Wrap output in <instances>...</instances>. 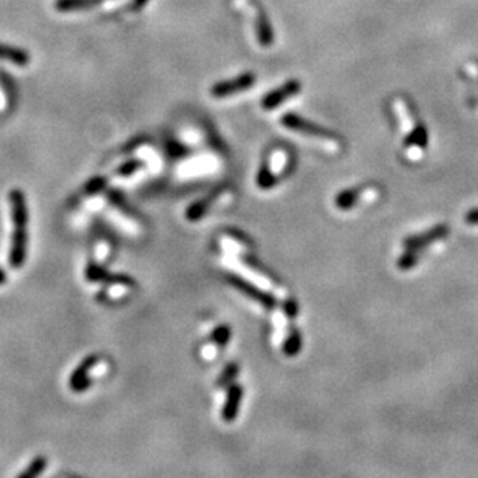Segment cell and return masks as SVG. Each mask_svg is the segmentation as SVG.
<instances>
[{"mask_svg": "<svg viewBox=\"0 0 478 478\" xmlns=\"http://www.w3.org/2000/svg\"><path fill=\"white\" fill-rule=\"evenodd\" d=\"M277 183V177H276V174L271 171V166L268 165H263L262 167L259 169V174H257V186L260 187V189H271V187H274Z\"/></svg>", "mask_w": 478, "mask_h": 478, "instance_id": "18", "label": "cell"}, {"mask_svg": "<svg viewBox=\"0 0 478 478\" xmlns=\"http://www.w3.org/2000/svg\"><path fill=\"white\" fill-rule=\"evenodd\" d=\"M416 262H418V256H416V251H412V250H407V252L404 254V256L399 259V262H398V266L401 268L403 271H407V270H412L414 266L416 265Z\"/></svg>", "mask_w": 478, "mask_h": 478, "instance_id": "23", "label": "cell"}, {"mask_svg": "<svg viewBox=\"0 0 478 478\" xmlns=\"http://www.w3.org/2000/svg\"><path fill=\"white\" fill-rule=\"evenodd\" d=\"M447 234H449V228H447L446 225H440V226L429 229V231L425 234L412 235V237L405 239L403 245H404L405 250L420 251V250H422V248H426L431 243H433V241L447 237Z\"/></svg>", "mask_w": 478, "mask_h": 478, "instance_id": "7", "label": "cell"}, {"mask_svg": "<svg viewBox=\"0 0 478 478\" xmlns=\"http://www.w3.org/2000/svg\"><path fill=\"white\" fill-rule=\"evenodd\" d=\"M0 59L8 60V62H13L16 65H27L29 62V56L27 51L2 44H0Z\"/></svg>", "mask_w": 478, "mask_h": 478, "instance_id": "14", "label": "cell"}, {"mask_svg": "<svg viewBox=\"0 0 478 478\" xmlns=\"http://www.w3.org/2000/svg\"><path fill=\"white\" fill-rule=\"evenodd\" d=\"M8 200L11 204V217H13L14 231L11 235V246L8 263L11 268H21L27 262L28 254V204L27 197L21 189H13L8 193Z\"/></svg>", "mask_w": 478, "mask_h": 478, "instance_id": "1", "label": "cell"}, {"mask_svg": "<svg viewBox=\"0 0 478 478\" xmlns=\"http://www.w3.org/2000/svg\"><path fill=\"white\" fill-rule=\"evenodd\" d=\"M5 283H7V272L0 268V287L5 285Z\"/></svg>", "mask_w": 478, "mask_h": 478, "instance_id": "26", "label": "cell"}, {"mask_svg": "<svg viewBox=\"0 0 478 478\" xmlns=\"http://www.w3.org/2000/svg\"><path fill=\"white\" fill-rule=\"evenodd\" d=\"M302 348V336L298 331V328H291L288 333V336L285 337V342H283V353L287 356H296Z\"/></svg>", "mask_w": 478, "mask_h": 478, "instance_id": "15", "label": "cell"}, {"mask_svg": "<svg viewBox=\"0 0 478 478\" xmlns=\"http://www.w3.org/2000/svg\"><path fill=\"white\" fill-rule=\"evenodd\" d=\"M147 0H135V3H133V7H140V5L143 3H146Z\"/></svg>", "mask_w": 478, "mask_h": 478, "instance_id": "27", "label": "cell"}, {"mask_svg": "<svg viewBox=\"0 0 478 478\" xmlns=\"http://www.w3.org/2000/svg\"><path fill=\"white\" fill-rule=\"evenodd\" d=\"M254 81H256V76L252 73H243L234 77V80L215 84V86L211 88V95H213L214 98H228V96L243 92V90L252 87Z\"/></svg>", "mask_w": 478, "mask_h": 478, "instance_id": "6", "label": "cell"}, {"mask_svg": "<svg viewBox=\"0 0 478 478\" xmlns=\"http://www.w3.org/2000/svg\"><path fill=\"white\" fill-rule=\"evenodd\" d=\"M102 2H106V0H56L54 8L60 13H71V11L90 10Z\"/></svg>", "mask_w": 478, "mask_h": 478, "instance_id": "12", "label": "cell"}, {"mask_svg": "<svg viewBox=\"0 0 478 478\" xmlns=\"http://www.w3.org/2000/svg\"><path fill=\"white\" fill-rule=\"evenodd\" d=\"M282 124L289 130H294L298 133H302V135L313 136V138H318V140L326 141L330 146H336V136L333 135V133H330L328 130H324L322 127L310 123V121L300 118L299 115L287 113L285 117L282 118Z\"/></svg>", "mask_w": 478, "mask_h": 478, "instance_id": "3", "label": "cell"}, {"mask_svg": "<svg viewBox=\"0 0 478 478\" xmlns=\"http://www.w3.org/2000/svg\"><path fill=\"white\" fill-rule=\"evenodd\" d=\"M143 166L144 163L141 160H129L117 169V175H119V177H130V175L140 171Z\"/></svg>", "mask_w": 478, "mask_h": 478, "instance_id": "22", "label": "cell"}, {"mask_svg": "<svg viewBox=\"0 0 478 478\" xmlns=\"http://www.w3.org/2000/svg\"><path fill=\"white\" fill-rule=\"evenodd\" d=\"M86 279L92 283H106V285L118 287H135V279L126 274H113L104 266L96 262H90L86 268Z\"/></svg>", "mask_w": 478, "mask_h": 478, "instance_id": "4", "label": "cell"}, {"mask_svg": "<svg viewBox=\"0 0 478 478\" xmlns=\"http://www.w3.org/2000/svg\"><path fill=\"white\" fill-rule=\"evenodd\" d=\"M300 90V82L299 81H288L287 84H283L282 87L272 90L268 95L262 99V107L265 110H272V108L279 107L282 102H285L287 99L291 98V96L298 95Z\"/></svg>", "mask_w": 478, "mask_h": 478, "instance_id": "8", "label": "cell"}, {"mask_svg": "<svg viewBox=\"0 0 478 478\" xmlns=\"http://www.w3.org/2000/svg\"><path fill=\"white\" fill-rule=\"evenodd\" d=\"M466 223H469V225H478V209H474L466 214Z\"/></svg>", "mask_w": 478, "mask_h": 478, "instance_id": "25", "label": "cell"}, {"mask_svg": "<svg viewBox=\"0 0 478 478\" xmlns=\"http://www.w3.org/2000/svg\"><path fill=\"white\" fill-rule=\"evenodd\" d=\"M45 469H47V458L36 457L33 462L28 464V468L17 475V478H36L39 477Z\"/></svg>", "mask_w": 478, "mask_h": 478, "instance_id": "20", "label": "cell"}, {"mask_svg": "<svg viewBox=\"0 0 478 478\" xmlns=\"http://www.w3.org/2000/svg\"><path fill=\"white\" fill-rule=\"evenodd\" d=\"M99 358L96 355H90L86 359L81 361V364L75 368V372L70 374L69 385L75 393H82L90 389L92 385V378H90V372L98 366Z\"/></svg>", "mask_w": 478, "mask_h": 478, "instance_id": "5", "label": "cell"}, {"mask_svg": "<svg viewBox=\"0 0 478 478\" xmlns=\"http://www.w3.org/2000/svg\"><path fill=\"white\" fill-rule=\"evenodd\" d=\"M107 178L106 177H93L92 180L87 181V184L84 186V193L86 195H96L106 189Z\"/></svg>", "mask_w": 478, "mask_h": 478, "instance_id": "21", "label": "cell"}, {"mask_svg": "<svg viewBox=\"0 0 478 478\" xmlns=\"http://www.w3.org/2000/svg\"><path fill=\"white\" fill-rule=\"evenodd\" d=\"M241 398H243V387H241L240 384L229 385L225 404H223V409H222V420L223 421L234 422L235 420H237Z\"/></svg>", "mask_w": 478, "mask_h": 478, "instance_id": "9", "label": "cell"}, {"mask_svg": "<svg viewBox=\"0 0 478 478\" xmlns=\"http://www.w3.org/2000/svg\"><path fill=\"white\" fill-rule=\"evenodd\" d=\"M222 192H223V189H222V187H219V189H215L214 192H211L209 195H206L204 198L193 202L186 211V219L189 220V222L202 220V217L208 213V209L211 208V204H213L215 200L222 195Z\"/></svg>", "mask_w": 478, "mask_h": 478, "instance_id": "10", "label": "cell"}, {"mask_svg": "<svg viewBox=\"0 0 478 478\" xmlns=\"http://www.w3.org/2000/svg\"><path fill=\"white\" fill-rule=\"evenodd\" d=\"M283 311H285V314L289 319L296 318V316H298V311H299L298 310V304H296V302L291 300V299L285 300V302H283Z\"/></svg>", "mask_w": 478, "mask_h": 478, "instance_id": "24", "label": "cell"}, {"mask_svg": "<svg viewBox=\"0 0 478 478\" xmlns=\"http://www.w3.org/2000/svg\"><path fill=\"white\" fill-rule=\"evenodd\" d=\"M257 39L263 47H270L272 44V27L268 16L260 5L257 7Z\"/></svg>", "mask_w": 478, "mask_h": 478, "instance_id": "11", "label": "cell"}, {"mask_svg": "<svg viewBox=\"0 0 478 478\" xmlns=\"http://www.w3.org/2000/svg\"><path fill=\"white\" fill-rule=\"evenodd\" d=\"M427 132L422 126H414L412 129L407 132V138H405V146L409 149H415L421 152L422 149L427 146Z\"/></svg>", "mask_w": 478, "mask_h": 478, "instance_id": "13", "label": "cell"}, {"mask_svg": "<svg viewBox=\"0 0 478 478\" xmlns=\"http://www.w3.org/2000/svg\"><path fill=\"white\" fill-rule=\"evenodd\" d=\"M358 197H359V191L358 189H347V191H342L341 193H339V195L335 200V203H336V206L339 209L348 211V209H352L355 206V203H356V200H358Z\"/></svg>", "mask_w": 478, "mask_h": 478, "instance_id": "19", "label": "cell"}, {"mask_svg": "<svg viewBox=\"0 0 478 478\" xmlns=\"http://www.w3.org/2000/svg\"><path fill=\"white\" fill-rule=\"evenodd\" d=\"M226 282L229 285L234 287L235 289H239L241 294H245L246 298H250L251 300L257 302L259 305H262L265 310L272 311L277 307V299L276 296H272L271 293L263 291L262 288H259L257 285H254L252 282L246 280L245 277H241L239 274H235V272H229V274L225 276Z\"/></svg>", "mask_w": 478, "mask_h": 478, "instance_id": "2", "label": "cell"}, {"mask_svg": "<svg viewBox=\"0 0 478 478\" xmlns=\"http://www.w3.org/2000/svg\"><path fill=\"white\" fill-rule=\"evenodd\" d=\"M240 372V367L237 362H229V364L223 368V372L219 374V379H217V387L223 389V387L231 385L234 383V379L237 378V374Z\"/></svg>", "mask_w": 478, "mask_h": 478, "instance_id": "17", "label": "cell"}, {"mask_svg": "<svg viewBox=\"0 0 478 478\" xmlns=\"http://www.w3.org/2000/svg\"><path fill=\"white\" fill-rule=\"evenodd\" d=\"M231 336H232L231 326L226 324H222V325H217L214 328L213 335H211V341H213V344H215L219 348H223L228 346L229 341H231Z\"/></svg>", "mask_w": 478, "mask_h": 478, "instance_id": "16", "label": "cell"}]
</instances>
